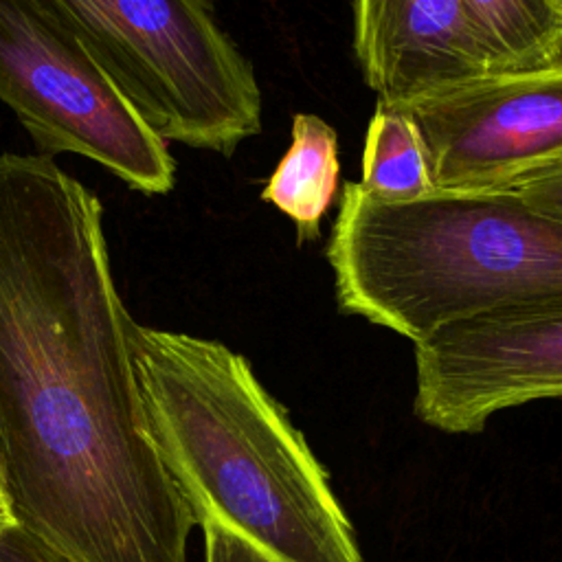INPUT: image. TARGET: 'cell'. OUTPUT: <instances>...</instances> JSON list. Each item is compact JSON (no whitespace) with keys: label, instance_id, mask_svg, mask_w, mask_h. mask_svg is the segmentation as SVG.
I'll return each mask as SVG.
<instances>
[{"label":"cell","instance_id":"cell-7","mask_svg":"<svg viewBox=\"0 0 562 562\" xmlns=\"http://www.w3.org/2000/svg\"><path fill=\"white\" fill-rule=\"evenodd\" d=\"M540 400H562V301L485 312L415 345L413 411L430 428L474 435Z\"/></svg>","mask_w":562,"mask_h":562},{"label":"cell","instance_id":"cell-12","mask_svg":"<svg viewBox=\"0 0 562 562\" xmlns=\"http://www.w3.org/2000/svg\"><path fill=\"white\" fill-rule=\"evenodd\" d=\"M204 531V553L206 562H274L270 555L259 551L255 544L237 536L235 531L204 520L200 522Z\"/></svg>","mask_w":562,"mask_h":562},{"label":"cell","instance_id":"cell-6","mask_svg":"<svg viewBox=\"0 0 562 562\" xmlns=\"http://www.w3.org/2000/svg\"><path fill=\"white\" fill-rule=\"evenodd\" d=\"M389 108L419 130L439 193L516 191L562 165V61L485 72Z\"/></svg>","mask_w":562,"mask_h":562},{"label":"cell","instance_id":"cell-14","mask_svg":"<svg viewBox=\"0 0 562 562\" xmlns=\"http://www.w3.org/2000/svg\"><path fill=\"white\" fill-rule=\"evenodd\" d=\"M514 193L531 209L562 220V165L520 184Z\"/></svg>","mask_w":562,"mask_h":562},{"label":"cell","instance_id":"cell-5","mask_svg":"<svg viewBox=\"0 0 562 562\" xmlns=\"http://www.w3.org/2000/svg\"><path fill=\"white\" fill-rule=\"evenodd\" d=\"M0 101L42 154H79L147 195L176 158L94 64L57 0H0Z\"/></svg>","mask_w":562,"mask_h":562},{"label":"cell","instance_id":"cell-3","mask_svg":"<svg viewBox=\"0 0 562 562\" xmlns=\"http://www.w3.org/2000/svg\"><path fill=\"white\" fill-rule=\"evenodd\" d=\"M327 259L340 312L413 345L485 312L562 301V220L514 191L397 202L345 182Z\"/></svg>","mask_w":562,"mask_h":562},{"label":"cell","instance_id":"cell-1","mask_svg":"<svg viewBox=\"0 0 562 562\" xmlns=\"http://www.w3.org/2000/svg\"><path fill=\"white\" fill-rule=\"evenodd\" d=\"M103 204L46 154H0V476L64 562H187L191 507L140 404Z\"/></svg>","mask_w":562,"mask_h":562},{"label":"cell","instance_id":"cell-4","mask_svg":"<svg viewBox=\"0 0 562 562\" xmlns=\"http://www.w3.org/2000/svg\"><path fill=\"white\" fill-rule=\"evenodd\" d=\"M72 31L138 119L165 143L233 156L261 132L250 61L215 0H57Z\"/></svg>","mask_w":562,"mask_h":562},{"label":"cell","instance_id":"cell-15","mask_svg":"<svg viewBox=\"0 0 562 562\" xmlns=\"http://www.w3.org/2000/svg\"><path fill=\"white\" fill-rule=\"evenodd\" d=\"M13 525H18V518L13 516L11 501H9L7 490H4V481H2V476H0V529L13 527Z\"/></svg>","mask_w":562,"mask_h":562},{"label":"cell","instance_id":"cell-10","mask_svg":"<svg viewBox=\"0 0 562 562\" xmlns=\"http://www.w3.org/2000/svg\"><path fill=\"white\" fill-rule=\"evenodd\" d=\"M492 72L562 61V0H463Z\"/></svg>","mask_w":562,"mask_h":562},{"label":"cell","instance_id":"cell-13","mask_svg":"<svg viewBox=\"0 0 562 562\" xmlns=\"http://www.w3.org/2000/svg\"><path fill=\"white\" fill-rule=\"evenodd\" d=\"M0 562H64L20 522L0 529Z\"/></svg>","mask_w":562,"mask_h":562},{"label":"cell","instance_id":"cell-9","mask_svg":"<svg viewBox=\"0 0 562 562\" xmlns=\"http://www.w3.org/2000/svg\"><path fill=\"white\" fill-rule=\"evenodd\" d=\"M338 136L316 114L299 112L292 119V140L261 198L285 213L296 228V244L321 235V220L338 191Z\"/></svg>","mask_w":562,"mask_h":562},{"label":"cell","instance_id":"cell-8","mask_svg":"<svg viewBox=\"0 0 562 562\" xmlns=\"http://www.w3.org/2000/svg\"><path fill=\"white\" fill-rule=\"evenodd\" d=\"M353 48L382 105L492 72L463 0H353Z\"/></svg>","mask_w":562,"mask_h":562},{"label":"cell","instance_id":"cell-2","mask_svg":"<svg viewBox=\"0 0 562 562\" xmlns=\"http://www.w3.org/2000/svg\"><path fill=\"white\" fill-rule=\"evenodd\" d=\"M127 345L151 443L198 525L274 562H364L327 470L241 353L132 316Z\"/></svg>","mask_w":562,"mask_h":562},{"label":"cell","instance_id":"cell-11","mask_svg":"<svg viewBox=\"0 0 562 562\" xmlns=\"http://www.w3.org/2000/svg\"><path fill=\"white\" fill-rule=\"evenodd\" d=\"M360 187L384 200H417L435 193L426 145L415 123L395 108L375 105L367 127Z\"/></svg>","mask_w":562,"mask_h":562}]
</instances>
